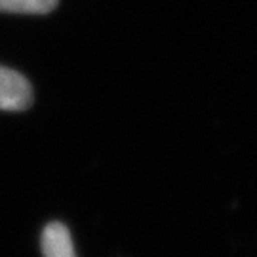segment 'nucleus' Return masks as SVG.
I'll list each match as a JSON object with an SVG mask.
<instances>
[{"mask_svg":"<svg viewBox=\"0 0 257 257\" xmlns=\"http://www.w3.org/2000/svg\"><path fill=\"white\" fill-rule=\"evenodd\" d=\"M42 251L44 257H76L71 232L59 221H52L42 232Z\"/></svg>","mask_w":257,"mask_h":257,"instance_id":"f03ea898","label":"nucleus"},{"mask_svg":"<svg viewBox=\"0 0 257 257\" xmlns=\"http://www.w3.org/2000/svg\"><path fill=\"white\" fill-rule=\"evenodd\" d=\"M59 0H0V12L12 14H48L57 8Z\"/></svg>","mask_w":257,"mask_h":257,"instance_id":"7ed1b4c3","label":"nucleus"},{"mask_svg":"<svg viewBox=\"0 0 257 257\" xmlns=\"http://www.w3.org/2000/svg\"><path fill=\"white\" fill-rule=\"evenodd\" d=\"M31 103V82L18 71L0 67V110H27Z\"/></svg>","mask_w":257,"mask_h":257,"instance_id":"f257e3e1","label":"nucleus"}]
</instances>
